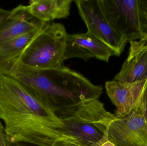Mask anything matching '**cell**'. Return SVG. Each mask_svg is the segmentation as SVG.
<instances>
[{"instance_id": "cell-1", "label": "cell", "mask_w": 147, "mask_h": 146, "mask_svg": "<svg viewBox=\"0 0 147 146\" xmlns=\"http://www.w3.org/2000/svg\"><path fill=\"white\" fill-rule=\"evenodd\" d=\"M0 120L13 142L55 146L64 141L80 145L69 136L57 111L40 101L26 86L0 74Z\"/></svg>"}, {"instance_id": "cell-2", "label": "cell", "mask_w": 147, "mask_h": 146, "mask_svg": "<svg viewBox=\"0 0 147 146\" xmlns=\"http://www.w3.org/2000/svg\"><path fill=\"white\" fill-rule=\"evenodd\" d=\"M0 74L21 82L40 101L58 113L82 101L99 99L102 92V86L94 85L81 74L63 65L37 69L15 58L0 65Z\"/></svg>"}, {"instance_id": "cell-3", "label": "cell", "mask_w": 147, "mask_h": 146, "mask_svg": "<svg viewBox=\"0 0 147 146\" xmlns=\"http://www.w3.org/2000/svg\"><path fill=\"white\" fill-rule=\"evenodd\" d=\"M69 136L80 146H100L108 140L110 124L117 118L99 99L82 101L59 112Z\"/></svg>"}, {"instance_id": "cell-4", "label": "cell", "mask_w": 147, "mask_h": 146, "mask_svg": "<svg viewBox=\"0 0 147 146\" xmlns=\"http://www.w3.org/2000/svg\"><path fill=\"white\" fill-rule=\"evenodd\" d=\"M63 24L47 22L32 40L18 60L37 69H47L63 65L67 42Z\"/></svg>"}, {"instance_id": "cell-5", "label": "cell", "mask_w": 147, "mask_h": 146, "mask_svg": "<svg viewBox=\"0 0 147 146\" xmlns=\"http://www.w3.org/2000/svg\"><path fill=\"white\" fill-rule=\"evenodd\" d=\"M74 2L87 31L121 55L128 42L109 23L102 11L99 0H76Z\"/></svg>"}, {"instance_id": "cell-6", "label": "cell", "mask_w": 147, "mask_h": 146, "mask_svg": "<svg viewBox=\"0 0 147 146\" xmlns=\"http://www.w3.org/2000/svg\"><path fill=\"white\" fill-rule=\"evenodd\" d=\"M99 3L109 23L128 42L142 39L137 0H99Z\"/></svg>"}, {"instance_id": "cell-7", "label": "cell", "mask_w": 147, "mask_h": 146, "mask_svg": "<svg viewBox=\"0 0 147 146\" xmlns=\"http://www.w3.org/2000/svg\"><path fill=\"white\" fill-rule=\"evenodd\" d=\"M108 139L115 146H147V127L139 105L127 115L110 123Z\"/></svg>"}, {"instance_id": "cell-8", "label": "cell", "mask_w": 147, "mask_h": 146, "mask_svg": "<svg viewBox=\"0 0 147 146\" xmlns=\"http://www.w3.org/2000/svg\"><path fill=\"white\" fill-rule=\"evenodd\" d=\"M147 81L135 83L106 81L105 87L108 97L116 108L115 115L122 118L139 105Z\"/></svg>"}, {"instance_id": "cell-9", "label": "cell", "mask_w": 147, "mask_h": 146, "mask_svg": "<svg viewBox=\"0 0 147 146\" xmlns=\"http://www.w3.org/2000/svg\"><path fill=\"white\" fill-rule=\"evenodd\" d=\"M47 23L33 16L28 6L20 4L0 23V42L32 31Z\"/></svg>"}, {"instance_id": "cell-10", "label": "cell", "mask_w": 147, "mask_h": 146, "mask_svg": "<svg viewBox=\"0 0 147 146\" xmlns=\"http://www.w3.org/2000/svg\"><path fill=\"white\" fill-rule=\"evenodd\" d=\"M114 80L125 84L147 81V48L129 54Z\"/></svg>"}, {"instance_id": "cell-11", "label": "cell", "mask_w": 147, "mask_h": 146, "mask_svg": "<svg viewBox=\"0 0 147 146\" xmlns=\"http://www.w3.org/2000/svg\"><path fill=\"white\" fill-rule=\"evenodd\" d=\"M72 0H32L28 5L29 13L43 21L50 22L69 15Z\"/></svg>"}, {"instance_id": "cell-12", "label": "cell", "mask_w": 147, "mask_h": 146, "mask_svg": "<svg viewBox=\"0 0 147 146\" xmlns=\"http://www.w3.org/2000/svg\"><path fill=\"white\" fill-rule=\"evenodd\" d=\"M67 41L81 47L93 57L105 62H109L111 57L120 56L115 50L88 31L85 33L67 34Z\"/></svg>"}, {"instance_id": "cell-13", "label": "cell", "mask_w": 147, "mask_h": 146, "mask_svg": "<svg viewBox=\"0 0 147 146\" xmlns=\"http://www.w3.org/2000/svg\"><path fill=\"white\" fill-rule=\"evenodd\" d=\"M46 24L23 35L0 42V65L11 59H19L28 45Z\"/></svg>"}, {"instance_id": "cell-14", "label": "cell", "mask_w": 147, "mask_h": 146, "mask_svg": "<svg viewBox=\"0 0 147 146\" xmlns=\"http://www.w3.org/2000/svg\"><path fill=\"white\" fill-rule=\"evenodd\" d=\"M138 17L142 38L147 37V0H137Z\"/></svg>"}, {"instance_id": "cell-15", "label": "cell", "mask_w": 147, "mask_h": 146, "mask_svg": "<svg viewBox=\"0 0 147 146\" xmlns=\"http://www.w3.org/2000/svg\"><path fill=\"white\" fill-rule=\"evenodd\" d=\"M129 54L135 53L147 48V37L141 39L138 41H130Z\"/></svg>"}, {"instance_id": "cell-16", "label": "cell", "mask_w": 147, "mask_h": 146, "mask_svg": "<svg viewBox=\"0 0 147 146\" xmlns=\"http://www.w3.org/2000/svg\"><path fill=\"white\" fill-rule=\"evenodd\" d=\"M139 106L141 110L147 127V82L142 93Z\"/></svg>"}, {"instance_id": "cell-17", "label": "cell", "mask_w": 147, "mask_h": 146, "mask_svg": "<svg viewBox=\"0 0 147 146\" xmlns=\"http://www.w3.org/2000/svg\"><path fill=\"white\" fill-rule=\"evenodd\" d=\"M11 13V10H6L0 8V23L7 19Z\"/></svg>"}, {"instance_id": "cell-18", "label": "cell", "mask_w": 147, "mask_h": 146, "mask_svg": "<svg viewBox=\"0 0 147 146\" xmlns=\"http://www.w3.org/2000/svg\"><path fill=\"white\" fill-rule=\"evenodd\" d=\"M55 146H79L72 143H68L64 141H59L56 144Z\"/></svg>"}, {"instance_id": "cell-19", "label": "cell", "mask_w": 147, "mask_h": 146, "mask_svg": "<svg viewBox=\"0 0 147 146\" xmlns=\"http://www.w3.org/2000/svg\"><path fill=\"white\" fill-rule=\"evenodd\" d=\"M100 146H115L111 141H109V140L104 142Z\"/></svg>"}]
</instances>
